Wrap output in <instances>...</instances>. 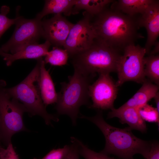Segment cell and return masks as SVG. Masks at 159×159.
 <instances>
[{
  "instance_id": "cell-17",
  "label": "cell",
  "mask_w": 159,
  "mask_h": 159,
  "mask_svg": "<svg viewBox=\"0 0 159 159\" xmlns=\"http://www.w3.org/2000/svg\"><path fill=\"white\" fill-rule=\"evenodd\" d=\"M155 0H119L112 3L111 9L131 16L143 14Z\"/></svg>"
},
{
  "instance_id": "cell-25",
  "label": "cell",
  "mask_w": 159,
  "mask_h": 159,
  "mask_svg": "<svg viewBox=\"0 0 159 159\" xmlns=\"http://www.w3.org/2000/svg\"><path fill=\"white\" fill-rule=\"evenodd\" d=\"M70 145L51 150L42 159H63L68 152Z\"/></svg>"
},
{
  "instance_id": "cell-6",
  "label": "cell",
  "mask_w": 159,
  "mask_h": 159,
  "mask_svg": "<svg viewBox=\"0 0 159 159\" xmlns=\"http://www.w3.org/2000/svg\"><path fill=\"white\" fill-rule=\"evenodd\" d=\"M6 83L0 81V141L6 147L14 134L27 131L23 116L26 110L23 105L7 92Z\"/></svg>"
},
{
  "instance_id": "cell-14",
  "label": "cell",
  "mask_w": 159,
  "mask_h": 159,
  "mask_svg": "<svg viewBox=\"0 0 159 159\" xmlns=\"http://www.w3.org/2000/svg\"><path fill=\"white\" fill-rule=\"evenodd\" d=\"M40 60L39 88L42 99L46 107L57 103L58 93L49 72L45 68L44 60L42 58Z\"/></svg>"
},
{
  "instance_id": "cell-10",
  "label": "cell",
  "mask_w": 159,
  "mask_h": 159,
  "mask_svg": "<svg viewBox=\"0 0 159 159\" xmlns=\"http://www.w3.org/2000/svg\"><path fill=\"white\" fill-rule=\"evenodd\" d=\"M117 87L110 73L99 74L97 80L89 86V95L92 101L90 107L101 110L113 108Z\"/></svg>"
},
{
  "instance_id": "cell-27",
  "label": "cell",
  "mask_w": 159,
  "mask_h": 159,
  "mask_svg": "<svg viewBox=\"0 0 159 159\" xmlns=\"http://www.w3.org/2000/svg\"><path fill=\"white\" fill-rule=\"evenodd\" d=\"M71 139L72 144L70 145L69 150L63 159H79L80 154L77 144Z\"/></svg>"
},
{
  "instance_id": "cell-30",
  "label": "cell",
  "mask_w": 159,
  "mask_h": 159,
  "mask_svg": "<svg viewBox=\"0 0 159 159\" xmlns=\"http://www.w3.org/2000/svg\"><path fill=\"white\" fill-rule=\"evenodd\" d=\"M158 110H159V93L158 92L154 97Z\"/></svg>"
},
{
  "instance_id": "cell-28",
  "label": "cell",
  "mask_w": 159,
  "mask_h": 159,
  "mask_svg": "<svg viewBox=\"0 0 159 159\" xmlns=\"http://www.w3.org/2000/svg\"><path fill=\"white\" fill-rule=\"evenodd\" d=\"M145 159H159V144L158 141H151L150 149Z\"/></svg>"
},
{
  "instance_id": "cell-31",
  "label": "cell",
  "mask_w": 159,
  "mask_h": 159,
  "mask_svg": "<svg viewBox=\"0 0 159 159\" xmlns=\"http://www.w3.org/2000/svg\"><path fill=\"white\" fill-rule=\"evenodd\" d=\"M10 54L4 52L0 48V55L4 58V60L9 56Z\"/></svg>"
},
{
  "instance_id": "cell-13",
  "label": "cell",
  "mask_w": 159,
  "mask_h": 159,
  "mask_svg": "<svg viewBox=\"0 0 159 159\" xmlns=\"http://www.w3.org/2000/svg\"><path fill=\"white\" fill-rule=\"evenodd\" d=\"M111 110L108 115V118H118L122 124H127L131 130H135L143 133L146 132V123L140 116L137 108L120 107Z\"/></svg>"
},
{
  "instance_id": "cell-18",
  "label": "cell",
  "mask_w": 159,
  "mask_h": 159,
  "mask_svg": "<svg viewBox=\"0 0 159 159\" xmlns=\"http://www.w3.org/2000/svg\"><path fill=\"white\" fill-rule=\"evenodd\" d=\"M76 0H47L42 11L38 13L36 17L39 19L49 14H61L68 16L72 14Z\"/></svg>"
},
{
  "instance_id": "cell-4",
  "label": "cell",
  "mask_w": 159,
  "mask_h": 159,
  "mask_svg": "<svg viewBox=\"0 0 159 159\" xmlns=\"http://www.w3.org/2000/svg\"><path fill=\"white\" fill-rule=\"evenodd\" d=\"M119 52L96 39L87 49L69 56L74 69L94 75L116 72Z\"/></svg>"
},
{
  "instance_id": "cell-23",
  "label": "cell",
  "mask_w": 159,
  "mask_h": 159,
  "mask_svg": "<svg viewBox=\"0 0 159 159\" xmlns=\"http://www.w3.org/2000/svg\"><path fill=\"white\" fill-rule=\"evenodd\" d=\"M141 118L145 121L156 123L159 125V111L148 103L137 108Z\"/></svg>"
},
{
  "instance_id": "cell-15",
  "label": "cell",
  "mask_w": 159,
  "mask_h": 159,
  "mask_svg": "<svg viewBox=\"0 0 159 159\" xmlns=\"http://www.w3.org/2000/svg\"><path fill=\"white\" fill-rule=\"evenodd\" d=\"M47 41L44 43L39 44L34 43L28 45L20 50L13 54H10L5 60L6 64L9 66L15 61L21 59H38L45 56L49 52L51 45Z\"/></svg>"
},
{
  "instance_id": "cell-11",
  "label": "cell",
  "mask_w": 159,
  "mask_h": 159,
  "mask_svg": "<svg viewBox=\"0 0 159 159\" xmlns=\"http://www.w3.org/2000/svg\"><path fill=\"white\" fill-rule=\"evenodd\" d=\"M43 37L54 47H63L74 24L61 14L42 20Z\"/></svg>"
},
{
  "instance_id": "cell-20",
  "label": "cell",
  "mask_w": 159,
  "mask_h": 159,
  "mask_svg": "<svg viewBox=\"0 0 159 159\" xmlns=\"http://www.w3.org/2000/svg\"><path fill=\"white\" fill-rule=\"evenodd\" d=\"M144 73L151 82L159 85V55H151L144 59Z\"/></svg>"
},
{
  "instance_id": "cell-12",
  "label": "cell",
  "mask_w": 159,
  "mask_h": 159,
  "mask_svg": "<svg viewBox=\"0 0 159 159\" xmlns=\"http://www.w3.org/2000/svg\"><path fill=\"white\" fill-rule=\"evenodd\" d=\"M138 18L139 27H144L147 31V38L144 47L146 54H149L159 35V2L154 1Z\"/></svg>"
},
{
  "instance_id": "cell-8",
  "label": "cell",
  "mask_w": 159,
  "mask_h": 159,
  "mask_svg": "<svg viewBox=\"0 0 159 159\" xmlns=\"http://www.w3.org/2000/svg\"><path fill=\"white\" fill-rule=\"evenodd\" d=\"M15 24L12 36L0 48L5 53L14 54L28 45L38 43L42 37V20L36 17L27 19L20 16Z\"/></svg>"
},
{
  "instance_id": "cell-29",
  "label": "cell",
  "mask_w": 159,
  "mask_h": 159,
  "mask_svg": "<svg viewBox=\"0 0 159 159\" xmlns=\"http://www.w3.org/2000/svg\"><path fill=\"white\" fill-rule=\"evenodd\" d=\"M155 46L154 49L149 53L150 55H155L158 53L159 51V42L156 41L154 46Z\"/></svg>"
},
{
  "instance_id": "cell-3",
  "label": "cell",
  "mask_w": 159,
  "mask_h": 159,
  "mask_svg": "<svg viewBox=\"0 0 159 159\" xmlns=\"http://www.w3.org/2000/svg\"><path fill=\"white\" fill-rule=\"evenodd\" d=\"M74 69L73 75L68 77V82L61 83L55 108L58 114L68 116L75 125L80 107L89 104V87L94 75Z\"/></svg>"
},
{
  "instance_id": "cell-7",
  "label": "cell",
  "mask_w": 159,
  "mask_h": 159,
  "mask_svg": "<svg viewBox=\"0 0 159 159\" xmlns=\"http://www.w3.org/2000/svg\"><path fill=\"white\" fill-rule=\"evenodd\" d=\"M118 60L116 68L117 87L125 82L133 81L142 84L146 79L144 73V59L146 54L144 47L135 43L127 46Z\"/></svg>"
},
{
  "instance_id": "cell-2",
  "label": "cell",
  "mask_w": 159,
  "mask_h": 159,
  "mask_svg": "<svg viewBox=\"0 0 159 159\" xmlns=\"http://www.w3.org/2000/svg\"><path fill=\"white\" fill-rule=\"evenodd\" d=\"M80 117L87 119L95 124L104 136L105 145L100 152L109 155L112 154L121 159H135L137 154L142 155L145 159L150 148L151 141L143 140L132 133L129 127L122 129L108 124L103 118L102 112L90 117L81 115Z\"/></svg>"
},
{
  "instance_id": "cell-19",
  "label": "cell",
  "mask_w": 159,
  "mask_h": 159,
  "mask_svg": "<svg viewBox=\"0 0 159 159\" xmlns=\"http://www.w3.org/2000/svg\"><path fill=\"white\" fill-rule=\"evenodd\" d=\"M114 1L111 0H76L72 14H77L80 10H84V11L93 17L99 14Z\"/></svg>"
},
{
  "instance_id": "cell-5",
  "label": "cell",
  "mask_w": 159,
  "mask_h": 159,
  "mask_svg": "<svg viewBox=\"0 0 159 159\" xmlns=\"http://www.w3.org/2000/svg\"><path fill=\"white\" fill-rule=\"evenodd\" d=\"M40 59L26 77L20 83L6 88L8 94L22 104L26 112L31 115H38L42 117L46 124L52 125V121L58 122L59 119L48 113L41 98L39 86Z\"/></svg>"
},
{
  "instance_id": "cell-26",
  "label": "cell",
  "mask_w": 159,
  "mask_h": 159,
  "mask_svg": "<svg viewBox=\"0 0 159 159\" xmlns=\"http://www.w3.org/2000/svg\"><path fill=\"white\" fill-rule=\"evenodd\" d=\"M5 148L0 143V159H19L11 143Z\"/></svg>"
},
{
  "instance_id": "cell-16",
  "label": "cell",
  "mask_w": 159,
  "mask_h": 159,
  "mask_svg": "<svg viewBox=\"0 0 159 159\" xmlns=\"http://www.w3.org/2000/svg\"><path fill=\"white\" fill-rule=\"evenodd\" d=\"M142 84L141 87L133 96L120 107L138 108L147 104L154 98L158 92L159 86L147 80Z\"/></svg>"
},
{
  "instance_id": "cell-1",
  "label": "cell",
  "mask_w": 159,
  "mask_h": 159,
  "mask_svg": "<svg viewBox=\"0 0 159 159\" xmlns=\"http://www.w3.org/2000/svg\"><path fill=\"white\" fill-rule=\"evenodd\" d=\"M90 22L95 39L119 52L143 37L138 32V18L115 9L106 8L91 16Z\"/></svg>"
},
{
  "instance_id": "cell-22",
  "label": "cell",
  "mask_w": 159,
  "mask_h": 159,
  "mask_svg": "<svg viewBox=\"0 0 159 159\" xmlns=\"http://www.w3.org/2000/svg\"><path fill=\"white\" fill-rule=\"evenodd\" d=\"M71 138L77 145L80 155L85 159H115L101 152L97 153L91 150L75 138L72 137Z\"/></svg>"
},
{
  "instance_id": "cell-24",
  "label": "cell",
  "mask_w": 159,
  "mask_h": 159,
  "mask_svg": "<svg viewBox=\"0 0 159 159\" xmlns=\"http://www.w3.org/2000/svg\"><path fill=\"white\" fill-rule=\"evenodd\" d=\"M18 8L17 9V15L16 18L10 19L7 16V14L9 12V7L6 5L1 6L0 12V38L5 31L12 25L15 24L19 18L20 16L19 14Z\"/></svg>"
},
{
  "instance_id": "cell-9",
  "label": "cell",
  "mask_w": 159,
  "mask_h": 159,
  "mask_svg": "<svg viewBox=\"0 0 159 159\" xmlns=\"http://www.w3.org/2000/svg\"><path fill=\"white\" fill-rule=\"evenodd\" d=\"M83 14V18L72 26L63 46L69 57L88 48L96 38L90 16L85 11Z\"/></svg>"
},
{
  "instance_id": "cell-21",
  "label": "cell",
  "mask_w": 159,
  "mask_h": 159,
  "mask_svg": "<svg viewBox=\"0 0 159 159\" xmlns=\"http://www.w3.org/2000/svg\"><path fill=\"white\" fill-rule=\"evenodd\" d=\"M45 57L44 60L45 64L49 63L55 66H61L67 64L69 55L66 50L54 47L52 50L49 51Z\"/></svg>"
}]
</instances>
